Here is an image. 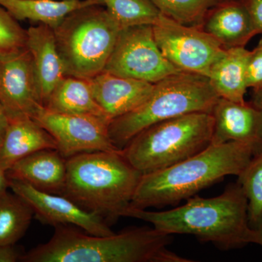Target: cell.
Masks as SVG:
<instances>
[{
  "instance_id": "14",
  "label": "cell",
  "mask_w": 262,
  "mask_h": 262,
  "mask_svg": "<svg viewBox=\"0 0 262 262\" xmlns=\"http://www.w3.org/2000/svg\"><path fill=\"white\" fill-rule=\"evenodd\" d=\"M96 101L110 121L130 113L149 98L155 84L103 71L89 79Z\"/></svg>"
},
{
  "instance_id": "23",
  "label": "cell",
  "mask_w": 262,
  "mask_h": 262,
  "mask_svg": "<svg viewBox=\"0 0 262 262\" xmlns=\"http://www.w3.org/2000/svg\"><path fill=\"white\" fill-rule=\"evenodd\" d=\"M108 14L120 29L153 26L161 13L151 0H102Z\"/></svg>"
},
{
  "instance_id": "25",
  "label": "cell",
  "mask_w": 262,
  "mask_h": 262,
  "mask_svg": "<svg viewBox=\"0 0 262 262\" xmlns=\"http://www.w3.org/2000/svg\"><path fill=\"white\" fill-rule=\"evenodd\" d=\"M161 14L184 24L199 26L221 0H151Z\"/></svg>"
},
{
  "instance_id": "16",
  "label": "cell",
  "mask_w": 262,
  "mask_h": 262,
  "mask_svg": "<svg viewBox=\"0 0 262 262\" xmlns=\"http://www.w3.org/2000/svg\"><path fill=\"white\" fill-rule=\"evenodd\" d=\"M225 49L246 47L257 34L241 0H223L208 12L199 25Z\"/></svg>"
},
{
  "instance_id": "2",
  "label": "cell",
  "mask_w": 262,
  "mask_h": 262,
  "mask_svg": "<svg viewBox=\"0 0 262 262\" xmlns=\"http://www.w3.org/2000/svg\"><path fill=\"white\" fill-rule=\"evenodd\" d=\"M185 204L165 211H149L129 206L122 216L148 222L156 230L173 235L191 234L222 249L248 244V202L238 183L229 184L220 195L193 196Z\"/></svg>"
},
{
  "instance_id": "6",
  "label": "cell",
  "mask_w": 262,
  "mask_h": 262,
  "mask_svg": "<svg viewBox=\"0 0 262 262\" xmlns=\"http://www.w3.org/2000/svg\"><path fill=\"white\" fill-rule=\"evenodd\" d=\"M213 119L209 113L187 114L141 131L122 149L142 174L168 168L211 145Z\"/></svg>"
},
{
  "instance_id": "30",
  "label": "cell",
  "mask_w": 262,
  "mask_h": 262,
  "mask_svg": "<svg viewBox=\"0 0 262 262\" xmlns=\"http://www.w3.org/2000/svg\"><path fill=\"white\" fill-rule=\"evenodd\" d=\"M8 122H9V118H8V114L5 111L3 105L0 103V147H1L3 140H4Z\"/></svg>"
},
{
  "instance_id": "20",
  "label": "cell",
  "mask_w": 262,
  "mask_h": 262,
  "mask_svg": "<svg viewBox=\"0 0 262 262\" xmlns=\"http://www.w3.org/2000/svg\"><path fill=\"white\" fill-rule=\"evenodd\" d=\"M91 5H103L102 0H0V6L15 20L39 22L53 29L72 12Z\"/></svg>"
},
{
  "instance_id": "31",
  "label": "cell",
  "mask_w": 262,
  "mask_h": 262,
  "mask_svg": "<svg viewBox=\"0 0 262 262\" xmlns=\"http://www.w3.org/2000/svg\"><path fill=\"white\" fill-rule=\"evenodd\" d=\"M10 188V180L7 175V170L0 165V196Z\"/></svg>"
},
{
  "instance_id": "18",
  "label": "cell",
  "mask_w": 262,
  "mask_h": 262,
  "mask_svg": "<svg viewBox=\"0 0 262 262\" xmlns=\"http://www.w3.org/2000/svg\"><path fill=\"white\" fill-rule=\"evenodd\" d=\"M8 127L0 147V165L8 170L17 161L43 149H57L56 141L32 117L8 116Z\"/></svg>"
},
{
  "instance_id": "34",
  "label": "cell",
  "mask_w": 262,
  "mask_h": 262,
  "mask_svg": "<svg viewBox=\"0 0 262 262\" xmlns=\"http://www.w3.org/2000/svg\"><path fill=\"white\" fill-rule=\"evenodd\" d=\"M66 1H75V0H66Z\"/></svg>"
},
{
  "instance_id": "11",
  "label": "cell",
  "mask_w": 262,
  "mask_h": 262,
  "mask_svg": "<svg viewBox=\"0 0 262 262\" xmlns=\"http://www.w3.org/2000/svg\"><path fill=\"white\" fill-rule=\"evenodd\" d=\"M9 180L10 189L28 203L36 218L44 225L75 226L93 235L115 234L103 216L86 211L67 196L38 190L20 181Z\"/></svg>"
},
{
  "instance_id": "29",
  "label": "cell",
  "mask_w": 262,
  "mask_h": 262,
  "mask_svg": "<svg viewBox=\"0 0 262 262\" xmlns=\"http://www.w3.org/2000/svg\"><path fill=\"white\" fill-rule=\"evenodd\" d=\"M24 253L15 245H0V262L20 261Z\"/></svg>"
},
{
  "instance_id": "10",
  "label": "cell",
  "mask_w": 262,
  "mask_h": 262,
  "mask_svg": "<svg viewBox=\"0 0 262 262\" xmlns=\"http://www.w3.org/2000/svg\"><path fill=\"white\" fill-rule=\"evenodd\" d=\"M34 119L53 136L66 159L81 153L122 150L111 140V121L106 117L57 113L44 107Z\"/></svg>"
},
{
  "instance_id": "19",
  "label": "cell",
  "mask_w": 262,
  "mask_h": 262,
  "mask_svg": "<svg viewBox=\"0 0 262 262\" xmlns=\"http://www.w3.org/2000/svg\"><path fill=\"white\" fill-rule=\"evenodd\" d=\"M249 51L246 48L226 49L212 66L208 78L220 98L245 102L247 92V61Z\"/></svg>"
},
{
  "instance_id": "21",
  "label": "cell",
  "mask_w": 262,
  "mask_h": 262,
  "mask_svg": "<svg viewBox=\"0 0 262 262\" xmlns=\"http://www.w3.org/2000/svg\"><path fill=\"white\" fill-rule=\"evenodd\" d=\"M45 107L57 113L94 115L110 120L95 99L89 79L73 76H65L57 84Z\"/></svg>"
},
{
  "instance_id": "8",
  "label": "cell",
  "mask_w": 262,
  "mask_h": 262,
  "mask_svg": "<svg viewBox=\"0 0 262 262\" xmlns=\"http://www.w3.org/2000/svg\"><path fill=\"white\" fill-rule=\"evenodd\" d=\"M152 28L164 57L181 72L208 77L226 50L199 26L184 25L163 14Z\"/></svg>"
},
{
  "instance_id": "1",
  "label": "cell",
  "mask_w": 262,
  "mask_h": 262,
  "mask_svg": "<svg viewBox=\"0 0 262 262\" xmlns=\"http://www.w3.org/2000/svg\"><path fill=\"white\" fill-rule=\"evenodd\" d=\"M53 237L24 253V262H192L170 251L171 236L152 227H133L93 235L71 226L55 227Z\"/></svg>"
},
{
  "instance_id": "17",
  "label": "cell",
  "mask_w": 262,
  "mask_h": 262,
  "mask_svg": "<svg viewBox=\"0 0 262 262\" xmlns=\"http://www.w3.org/2000/svg\"><path fill=\"white\" fill-rule=\"evenodd\" d=\"M7 175L42 192L61 194L67 179V159L57 149H43L13 164Z\"/></svg>"
},
{
  "instance_id": "9",
  "label": "cell",
  "mask_w": 262,
  "mask_h": 262,
  "mask_svg": "<svg viewBox=\"0 0 262 262\" xmlns=\"http://www.w3.org/2000/svg\"><path fill=\"white\" fill-rule=\"evenodd\" d=\"M104 72L155 84L179 73L155 41L152 26L122 29Z\"/></svg>"
},
{
  "instance_id": "5",
  "label": "cell",
  "mask_w": 262,
  "mask_h": 262,
  "mask_svg": "<svg viewBox=\"0 0 262 262\" xmlns=\"http://www.w3.org/2000/svg\"><path fill=\"white\" fill-rule=\"evenodd\" d=\"M219 98L208 77L179 72L155 83L149 98L140 106L112 120L110 138L122 149L134 136L154 124L187 114L211 113Z\"/></svg>"
},
{
  "instance_id": "7",
  "label": "cell",
  "mask_w": 262,
  "mask_h": 262,
  "mask_svg": "<svg viewBox=\"0 0 262 262\" xmlns=\"http://www.w3.org/2000/svg\"><path fill=\"white\" fill-rule=\"evenodd\" d=\"M101 6L76 10L54 29L66 76L91 79L104 70L121 29Z\"/></svg>"
},
{
  "instance_id": "28",
  "label": "cell",
  "mask_w": 262,
  "mask_h": 262,
  "mask_svg": "<svg viewBox=\"0 0 262 262\" xmlns=\"http://www.w3.org/2000/svg\"><path fill=\"white\" fill-rule=\"evenodd\" d=\"M247 9L257 34H262V0H241Z\"/></svg>"
},
{
  "instance_id": "32",
  "label": "cell",
  "mask_w": 262,
  "mask_h": 262,
  "mask_svg": "<svg viewBox=\"0 0 262 262\" xmlns=\"http://www.w3.org/2000/svg\"><path fill=\"white\" fill-rule=\"evenodd\" d=\"M248 242L259 245L262 247V231L250 229L248 232Z\"/></svg>"
},
{
  "instance_id": "35",
  "label": "cell",
  "mask_w": 262,
  "mask_h": 262,
  "mask_svg": "<svg viewBox=\"0 0 262 262\" xmlns=\"http://www.w3.org/2000/svg\"><path fill=\"white\" fill-rule=\"evenodd\" d=\"M221 1H223V0H221Z\"/></svg>"
},
{
  "instance_id": "4",
  "label": "cell",
  "mask_w": 262,
  "mask_h": 262,
  "mask_svg": "<svg viewBox=\"0 0 262 262\" xmlns=\"http://www.w3.org/2000/svg\"><path fill=\"white\" fill-rule=\"evenodd\" d=\"M143 174L117 151L81 153L67 158L62 195L108 223L130 206Z\"/></svg>"
},
{
  "instance_id": "13",
  "label": "cell",
  "mask_w": 262,
  "mask_h": 262,
  "mask_svg": "<svg viewBox=\"0 0 262 262\" xmlns=\"http://www.w3.org/2000/svg\"><path fill=\"white\" fill-rule=\"evenodd\" d=\"M213 119L211 144L229 141L244 143L262 151V113L251 103L219 98L212 108Z\"/></svg>"
},
{
  "instance_id": "24",
  "label": "cell",
  "mask_w": 262,
  "mask_h": 262,
  "mask_svg": "<svg viewBox=\"0 0 262 262\" xmlns=\"http://www.w3.org/2000/svg\"><path fill=\"white\" fill-rule=\"evenodd\" d=\"M237 177L247 199L248 226L262 231V151L253 157Z\"/></svg>"
},
{
  "instance_id": "12",
  "label": "cell",
  "mask_w": 262,
  "mask_h": 262,
  "mask_svg": "<svg viewBox=\"0 0 262 262\" xmlns=\"http://www.w3.org/2000/svg\"><path fill=\"white\" fill-rule=\"evenodd\" d=\"M0 103L8 116L34 118L45 107L27 47L0 56Z\"/></svg>"
},
{
  "instance_id": "15",
  "label": "cell",
  "mask_w": 262,
  "mask_h": 262,
  "mask_svg": "<svg viewBox=\"0 0 262 262\" xmlns=\"http://www.w3.org/2000/svg\"><path fill=\"white\" fill-rule=\"evenodd\" d=\"M26 47L32 56L33 69L43 105L66 76L57 47L54 29L39 24L27 30Z\"/></svg>"
},
{
  "instance_id": "3",
  "label": "cell",
  "mask_w": 262,
  "mask_h": 262,
  "mask_svg": "<svg viewBox=\"0 0 262 262\" xmlns=\"http://www.w3.org/2000/svg\"><path fill=\"white\" fill-rule=\"evenodd\" d=\"M256 154L254 146L244 143L211 144L172 166L143 174L130 206H176L227 176H238Z\"/></svg>"
},
{
  "instance_id": "26",
  "label": "cell",
  "mask_w": 262,
  "mask_h": 262,
  "mask_svg": "<svg viewBox=\"0 0 262 262\" xmlns=\"http://www.w3.org/2000/svg\"><path fill=\"white\" fill-rule=\"evenodd\" d=\"M27 30L0 6V56L26 47Z\"/></svg>"
},
{
  "instance_id": "33",
  "label": "cell",
  "mask_w": 262,
  "mask_h": 262,
  "mask_svg": "<svg viewBox=\"0 0 262 262\" xmlns=\"http://www.w3.org/2000/svg\"><path fill=\"white\" fill-rule=\"evenodd\" d=\"M251 103L262 113V87L253 90L252 99Z\"/></svg>"
},
{
  "instance_id": "22",
  "label": "cell",
  "mask_w": 262,
  "mask_h": 262,
  "mask_svg": "<svg viewBox=\"0 0 262 262\" xmlns=\"http://www.w3.org/2000/svg\"><path fill=\"white\" fill-rule=\"evenodd\" d=\"M34 211L21 196L12 191L0 196V245H15L30 226Z\"/></svg>"
},
{
  "instance_id": "27",
  "label": "cell",
  "mask_w": 262,
  "mask_h": 262,
  "mask_svg": "<svg viewBox=\"0 0 262 262\" xmlns=\"http://www.w3.org/2000/svg\"><path fill=\"white\" fill-rule=\"evenodd\" d=\"M246 76L248 89L255 90L262 87V37L257 46L249 51Z\"/></svg>"
}]
</instances>
